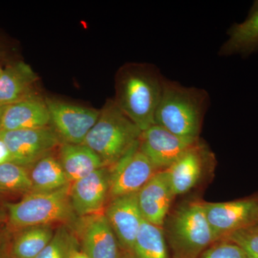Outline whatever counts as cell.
<instances>
[{
    "label": "cell",
    "mask_w": 258,
    "mask_h": 258,
    "mask_svg": "<svg viewBox=\"0 0 258 258\" xmlns=\"http://www.w3.org/2000/svg\"><path fill=\"white\" fill-rule=\"evenodd\" d=\"M8 162H13V159L9 149L0 137V164Z\"/></svg>",
    "instance_id": "cell-27"
},
{
    "label": "cell",
    "mask_w": 258,
    "mask_h": 258,
    "mask_svg": "<svg viewBox=\"0 0 258 258\" xmlns=\"http://www.w3.org/2000/svg\"><path fill=\"white\" fill-rule=\"evenodd\" d=\"M50 124L46 101L38 96L5 106L3 108L1 131L42 128Z\"/></svg>",
    "instance_id": "cell-16"
},
{
    "label": "cell",
    "mask_w": 258,
    "mask_h": 258,
    "mask_svg": "<svg viewBox=\"0 0 258 258\" xmlns=\"http://www.w3.org/2000/svg\"><path fill=\"white\" fill-rule=\"evenodd\" d=\"M163 230L171 258H199L217 241L201 201L179 205L169 212Z\"/></svg>",
    "instance_id": "cell-3"
},
{
    "label": "cell",
    "mask_w": 258,
    "mask_h": 258,
    "mask_svg": "<svg viewBox=\"0 0 258 258\" xmlns=\"http://www.w3.org/2000/svg\"><path fill=\"white\" fill-rule=\"evenodd\" d=\"M59 161L70 182L86 177L106 166L98 154L83 144H61Z\"/></svg>",
    "instance_id": "cell-19"
},
{
    "label": "cell",
    "mask_w": 258,
    "mask_h": 258,
    "mask_svg": "<svg viewBox=\"0 0 258 258\" xmlns=\"http://www.w3.org/2000/svg\"><path fill=\"white\" fill-rule=\"evenodd\" d=\"M105 215L116 237L120 250L132 253L143 221L139 208L137 193L111 200Z\"/></svg>",
    "instance_id": "cell-12"
},
{
    "label": "cell",
    "mask_w": 258,
    "mask_h": 258,
    "mask_svg": "<svg viewBox=\"0 0 258 258\" xmlns=\"http://www.w3.org/2000/svg\"><path fill=\"white\" fill-rule=\"evenodd\" d=\"M30 174L25 166L13 162L0 164V192L31 191Z\"/></svg>",
    "instance_id": "cell-23"
},
{
    "label": "cell",
    "mask_w": 258,
    "mask_h": 258,
    "mask_svg": "<svg viewBox=\"0 0 258 258\" xmlns=\"http://www.w3.org/2000/svg\"><path fill=\"white\" fill-rule=\"evenodd\" d=\"M227 40L219 50V56L247 57L258 51V0L251 7L243 22L231 25Z\"/></svg>",
    "instance_id": "cell-18"
},
{
    "label": "cell",
    "mask_w": 258,
    "mask_h": 258,
    "mask_svg": "<svg viewBox=\"0 0 258 258\" xmlns=\"http://www.w3.org/2000/svg\"><path fill=\"white\" fill-rule=\"evenodd\" d=\"M5 106H2L0 105V131H1V120H2V115H3V108H4Z\"/></svg>",
    "instance_id": "cell-31"
},
{
    "label": "cell",
    "mask_w": 258,
    "mask_h": 258,
    "mask_svg": "<svg viewBox=\"0 0 258 258\" xmlns=\"http://www.w3.org/2000/svg\"><path fill=\"white\" fill-rule=\"evenodd\" d=\"M139 144L140 140L108 168L111 200L138 192L157 172L150 161L141 152Z\"/></svg>",
    "instance_id": "cell-8"
},
{
    "label": "cell",
    "mask_w": 258,
    "mask_h": 258,
    "mask_svg": "<svg viewBox=\"0 0 258 258\" xmlns=\"http://www.w3.org/2000/svg\"><path fill=\"white\" fill-rule=\"evenodd\" d=\"M175 198L166 171H157L138 192L137 200L142 217L162 227Z\"/></svg>",
    "instance_id": "cell-14"
},
{
    "label": "cell",
    "mask_w": 258,
    "mask_h": 258,
    "mask_svg": "<svg viewBox=\"0 0 258 258\" xmlns=\"http://www.w3.org/2000/svg\"><path fill=\"white\" fill-rule=\"evenodd\" d=\"M50 124L62 143L81 144L96 123L101 110L46 98Z\"/></svg>",
    "instance_id": "cell-6"
},
{
    "label": "cell",
    "mask_w": 258,
    "mask_h": 258,
    "mask_svg": "<svg viewBox=\"0 0 258 258\" xmlns=\"http://www.w3.org/2000/svg\"><path fill=\"white\" fill-rule=\"evenodd\" d=\"M120 258H134V256L132 252L120 250Z\"/></svg>",
    "instance_id": "cell-29"
},
{
    "label": "cell",
    "mask_w": 258,
    "mask_h": 258,
    "mask_svg": "<svg viewBox=\"0 0 258 258\" xmlns=\"http://www.w3.org/2000/svg\"><path fill=\"white\" fill-rule=\"evenodd\" d=\"M38 76L28 64L18 61L10 64L0 77V105L8 106L37 96Z\"/></svg>",
    "instance_id": "cell-17"
},
{
    "label": "cell",
    "mask_w": 258,
    "mask_h": 258,
    "mask_svg": "<svg viewBox=\"0 0 258 258\" xmlns=\"http://www.w3.org/2000/svg\"><path fill=\"white\" fill-rule=\"evenodd\" d=\"M77 250L76 239L67 228L62 227L36 258H72Z\"/></svg>",
    "instance_id": "cell-24"
},
{
    "label": "cell",
    "mask_w": 258,
    "mask_h": 258,
    "mask_svg": "<svg viewBox=\"0 0 258 258\" xmlns=\"http://www.w3.org/2000/svg\"><path fill=\"white\" fill-rule=\"evenodd\" d=\"M71 183L49 191H30L23 200L7 205L10 223L16 227L49 225L74 218L71 205Z\"/></svg>",
    "instance_id": "cell-5"
},
{
    "label": "cell",
    "mask_w": 258,
    "mask_h": 258,
    "mask_svg": "<svg viewBox=\"0 0 258 258\" xmlns=\"http://www.w3.org/2000/svg\"><path fill=\"white\" fill-rule=\"evenodd\" d=\"M199 258H247L243 249L232 241L217 240L211 244Z\"/></svg>",
    "instance_id": "cell-26"
},
{
    "label": "cell",
    "mask_w": 258,
    "mask_h": 258,
    "mask_svg": "<svg viewBox=\"0 0 258 258\" xmlns=\"http://www.w3.org/2000/svg\"><path fill=\"white\" fill-rule=\"evenodd\" d=\"M31 191H49L70 184L60 161L50 155L35 162L30 174Z\"/></svg>",
    "instance_id": "cell-21"
},
{
    "label": "cell",
    "mask_w": 258,
    "mask_h": 258,
    "mask_svg": "<svg viewBox=\"0 0 258 258\" xmlns=\"http://www.w3.org/2000/svg\"><path fill=\"white\" fill-rule=\"evenodd\" d=\"M0 137L9 149L13 162L23 166L37 162L62 144L50 127L28 130L0 131Z\"/></svg>",
    "instance_id": "cell-9"
},
{
    "label": "cell",
    "mask_w": 258,
    "mask_h": 258,
    "mask_svg": "<svg viewBox=\"0 0 258 258\" xmlns=\"http://www.w3.org/2000/svg\"><path fill=\"white\" fill-rule=\"evenodd\" d=\"M199 139L179 137L157 124L142 132L139 149L157 171L172 166Z\"/></svg>",
    "instance_id": "cell-10"
},
{
    "label": "cell",
    "mask_w": 258,
    "mask_h": 258,
    "mask_svg": "<svg viewBox=\"0 0 258 258\" xmlns=\"http://www.w3.org/2000/svg\"><path fill=\"white\" fill-rule=\"evenodd\" d=\"M142 134L115 101L109 100L83 144L96 153L105 166H111L139 142Z\"/></svg>",
    "instance_id": "cell-4"
},
{
    "label": "cell",
    "mask_w": 258,
    "mask_h": 258,
    "mask_svg": "<svg viewBox=\"0 0 258 258\" xmlns=\"http://www.w3.org/2000/svg\"><path fill=\"white\" fill-rule=\"evenodd\" d=\"M223 239L232 241L240 246L247 258H258V229L256 227L237 231Z\"/></svg>",
    "instance_id": "cell-25"
},
{
    "label": "cell",
    "mask_w": 258,
    "mask_h": 258,
    "mask_svg": "<svg viewBox=\"0 0 258 258\" xmlns=\"http://www.w3.org/2000/svg\"><path fill=\"white\" fill-rule=\"evenodd\" d=\"M204 209L217 241L258 224V195L225 203H205Z\"/></svg>",
    "instance_id": "cell-7"
},
{
    "label": "cell",
    "mask_w": 258,
    "mask_h": 258,
    "mask_svg": "<svg viewBox=\"0 0 258 258\" xmlns=\"http://www.w3.org/2000/svg\"><path fill=\"white\" fill-rule=\"evenodd\" d=\"M5 219V214L3 210H0V222H3Z\"/></svg>",
    "instance_id": "cell-30"
},
{
    "label": "cell",
    "mask_w": 258,
    "mask_h": 258,
    "mask_svg": "<svg viewBox=\"0 0 258 258\" xmlns=\"http://www.w3.org/2000/svg\"><path fill=\"white\" fill-rule=\"evenodd\" d=\"M72 258H89V257L84 252H79L77 250L74 252Z\"/></svg>",
    "instance_id": "cell-28"
},
{
    "label": "cell",
    "mask_w": 258,
    "mask_h": 258,
    "mask_svg": "<svg viewBox=\"0 0 258 258\" xmlns=\"http://www.w3.org/2000/svg\"><path fill=\"white\" fill-rule=\"evenodd\" d=\"M53 235V230L50 225L29 227L15 240L13 254L16 258H36L50 242Z\"/></svg>",
    "instance_id": "cell-22"
},
{
    "label": "cell",
    "mask_w": 258,
    "mask_h": 258,
    "mask_svg": "<svg viewBox=\"0 0 258 258\" xmlns=\"http://www.w3.org/2000/svg\"><path fill=\"white\" fill-rule=\"evenodd\" d=\"M70 197L76 215L83 217L98 214L109 197L108 166L73 182Z\"/></svg>",
    "instance_id": "cell-13"
},
{
    "label": "cell",
    "mask_w": 258,
    "mask_h": 258,
    "mask_svg": "<svg viewBox=\"0 0 258 258\" xmlns=\"http://www.w3.org/2000/svg\"><path fill=\"white\" fill-rule=\"evenodd\" d=\"M214 159L213 154L200 139L166 169L175 197L185 195L196 187L213 164Z\"/></svg>",
    "instance_id": "cell-11"
},
{
    "label": "cell",
    "mask_w": 258,
    "mask_h": 258,
    "mask_svg": "<svg viewBox=\"0 0 258 258\" xmlns=\"http://www.w3.org/2000/svg\"><path fill=\"white\" fill-rule=\"evenodd\" d=\"M209 103L210 96L205 89L186 87L164 79L154 124L179 137L199 139Z\"/></svg>",
    "instance_id": "cell-2"
},
{
    "label": "cell",
    "mask_w": 258,
    "mask_h": 258,
    "mask_svg": "<svg viewBox=\"0 0 258 258\" xmlns=\"http://www.w3.org/2000/svg\"><path fill=\"white\" fill-rule=\"evenodd\" d=\"M80 237L89 258H120V249L105 214L83 217Z\"/></svg>",
    "instance_id": "cell-15"
},
{
    "label": "cell",
    "mask_w": 258,
    "mask_h": 258,
    "mask_svg": "<svg viewBox=\"0 0 258 258\" xmlns=\"http://www.w3.org/2000/svg\"><path fill=\"white\" fill-rule=\"evenodd\" d=\"M254 227H256V228L258 229V224L257 225L254 226Z\"/></svg>",
    "instance_id": "cell-33"
},
{
    "label": "cell",
    "mask_w": 258,
    "mask_h": 258,
    "mask_svg": "<svg viewBox=\"0 0 258 258\" xmlns=\"http://www.w3.org/2000/svg\"><path fill=\"white\" fill-rule=\"evenodd\" d=\"M164 79L149 64H125L116 75L113 101L142 132L154 124Z\"/></svg>",
    "instance_id": "cell-1"
},
{
    "label": "cell",
    "mask_w": 258,
    "mask_h": 258,
    "mask_svg": "<svg viewBox=\"0 0 258 258\" xmlns=\"http://www.w3.org/2000/svg\"><path fill=\"white\" fill-rule=\"evenodd\" d=\"M132 254L134 258H171L162 227L143 219Z\"/></svg>",
    "instance_id": "cell-20"
},
{
    "label": "cell",
    "mask_w": 258,
    "mask_h": 258,
    "mask_svg": "<svg viewBox=\"0 0 258 258\" xmlns=\"http://www.w3.org/2000/svg\"><path fill=\"white\" fill-rule=\"evenodd\" d=\"M3 70L1 69V67H0V77H1L2 74H3Z\"/></svg>",
    "instance_id": "cell-32"
}]
</instances>
